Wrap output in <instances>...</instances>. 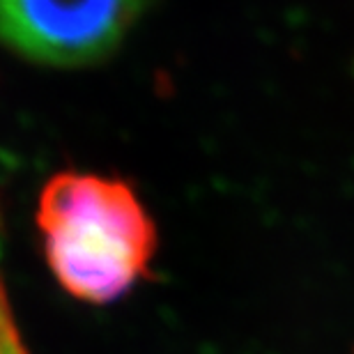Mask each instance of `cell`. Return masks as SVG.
<instances>
[{
  "label": "cell",
  "instance_id": "obj_1",
  "mask_svg": "<svg viewBox=\"0 0 354 354\" xmlns=\"http://www.w3.org/2000/svg\"><path fill=\"white\" fill-rule=\"evenodd\" d=\"M37 228L48 269L81 301H115L150 276L157 228L136 191L118 177L55 175L41 189Z\"/></svg>",
  "mask_w": 354,
  "mask_h": 354
},
{
  "label": "cell",
  "instance_id": "obj_2",
  "mask_svg": "<svg viewBox=\"0 0 354 354\" xmlns=\"http://www.w3.org/2000/svg\"><path fill=\"white\" fill-rule=\"evenodd\" d=\"M145 0H0V41L51 67L106 58L131 30Z\"/></svg>",
  "mask_w": 354,
  "mask_h": 354
}]
</instances>
